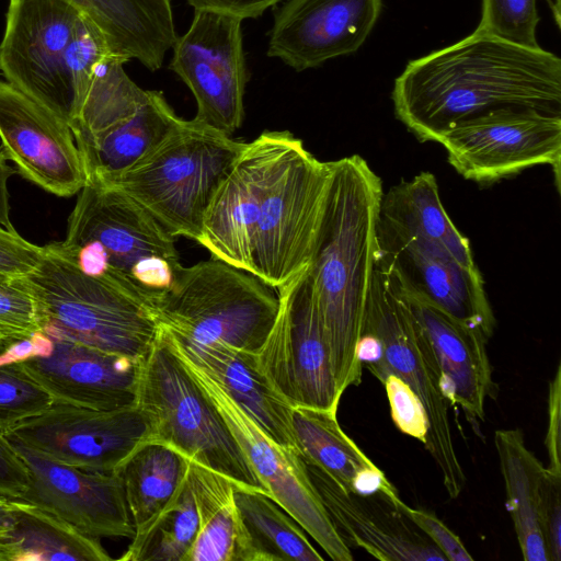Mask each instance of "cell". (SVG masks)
Segmentation results:
<instances>
[{"instance_id":"cell-1","label":"cell","mask_w":561,"mask_h":561,"mask_svg":"<svg viewBox=\"0 0 561 561\" xmlns=\"http://www.w3.org/2000/svg\"><path fill=\"white\" fill-rule=\"evenodd\" d=\"M397 117L422 141L505 107L561 114V59L476 28L461 41L409 61L396 79Z\"/></svg>"},{"instance_id":"cell-2","label":"cell","mask_w":561,"mask_h":561,"mask_svg":"<svg viewBox=\"0 0 561 561\" xmlns=\"http://www.w3.org/2000/svg\"><path fill=\"white\" fill-rule=\"evenodd\" d=\"M331 183L308 270L339 391L362 381L357 348L376 256L380 178L362 157L330 161Z\"/></svg>"},{"instance_id":"cell-3","label":"cell","mask_w":561,"mask_h":561,"mask_svg":"<svg viewBox=\"0 0 561 561\" xmlns=\"http://www.w3.org/2000/svg\"><path fill=\"white\" fill-rule=\"evenodd\" d=\"M103 31L68 0H9L0 43L7 82L71 127L105 61Z\"/></svg>"},{"instance_id":"cell-4","label":"cell","mask_w":561,"mask_h":561,"mask_svg":"<svg viewBox=\"0 0 561 561\" xmlns=\"http://www.w3.org/2000/svg\"><path fill=\"white\" fill-rule=\"evenodd\" d=\"M37 266L19 278L47 335L144 360L160 332L153 309L102 276L84 273L62 242L44 245Z\"/></svg>"},{"instance_id":"cell-5","label":"cell","mask_w":561,"mask_h":561,"mask_svg":"<svg viewBox=\"0 0 561 561\" xmlns=\"http://www.w3.org/2000/svg\"><path fill=\"white\" fill-rule=\"evenodd\" d=\"M247 142L195 118L168 135L110 183L146 209L172 237L198 242L205 210Z\"/></svg>"},{"instance_id":"cell-6","label":"cell","mask_w":561,"mask_h":561,"mask_svg":"<svg viewBox=\"0 0 561 561\" xmlns=\"http://www.w3.org/2000/svg\"><path fill=\"white\" fill-rule=\"evenodd\" d=\"M136 405L148 419L151 442L174 448L236 484L266 492L217 407L161 328L141 362Z\"/></svg>"},{"instance_id":"cell-7","label":"cell","mask_w":561,"mask_h":561,"mask_svg":"<svg viewBox=\"0 0 561 561\" xmlns=\"http://www.w3.org/2000/svg\"><path fill=\"white\" fill-rule=\"evenodd\" d=\"M278 310V294L259 277L211 257L176 271L154 316L160 328L178 339L256 353Z\"/></svg>"},{"instance_id":"cell-8","label":"cell","mask_w":561,"mask_h":561,"mask_svg":"<svg viewBox=\"0 0 561 561\" xmlns=\"http://www.w3.org/2000/svg\"><path fill=\"white\" fill-rule=\"evenodd\" d=\"M375 334L381 357L368 369L377 377H400L420 399L428 423L426 450L433 457L450 499L461 493L466 477L456 451L443 373L434 350L396 279L376 261L362 330Z\"/></svg>"},{"instance_id":"cell-9","label":"cell","mask_w":561,"mask_h":561,"mask_svg":"<svg viewBox=\"0 0 561 561\" xmlns=\"http://www.w3.org/2000/svg\"><path fill=\"white\" fill-rule=\"evenodd\" d=\"M330 183V161L293 135L266 182L253 245L254 275L277 293L309 270Z\"/></svg>"},{"instance_id":"cell-10","label":"cell","mask_w":561,"mask_h":561,"mask_svg":"<svg viewBox=\"0 0 561 561\" xmlns=\"http://www.w3.org/2000/svg\"><path fill=\"white\" fill-rule=\"evenodd\" d=\"M84 273L102 276L154 309L156 300L133 279L150 256L180 264L172 237L122 191L91 180L80 191L62 242Z\"/></svg>"},{"instance_id":"cell-11","label":"cell","mask_w":561,"mask_h":561,"mask_svg":"<svg viewBox=\"0 0 561 561\" xmlns=\"http://www.w3.org/2000/svg\"><path fill=\"white\" fill-rule=\"evenodd\" d=\"M438 142L449 163L467 180L492 183L548 164L559 187L561 114L499 108L456 124Z\"/></svg>"},{"instance_id":"cell-12","label":"cell","mask_w":561,"mask_h":561,"mask_svg":"<svg viewBox=\"0 0 561 561\" xmlns=\"http://www.w3.org/2000/svg\"><path fill=\"white\" fill-rule=\"evenodd\" d=\"M178 356L217 407L267 494L330 559L352 561L351 549L342 540L312 485L298 448L274 442L211 376L183 356Z\"/></svg>"},{"instance_id":"cell-13","label":"cell","mask_w":561,"mask_h":561,"mask_svg":"<svg viewBox=\"0 0 561 561\" xmlns=\"http://www.w3.org/2000/svg\"><path fill=\"white\" fill-rule=\"evenodd\" d=\"M277 294L278 314L256 352L260 367L293 408L337 411L342 393L308 271Z\"/></svg>"},{"instance_id":"cell-14","label":"cell","mask_w":561,"mask_h":561,"mask_svg":"<svg viewBox=\"0 0 561 561\" xmlns=\"http://www.w3.org/2000/svg\"><path fill=\"white\" fill-rule=\"evenodd\" d=\"M0 359L16 364L53 403L93 410L136 404L141 362L37 332L11 344Z\"/></svg>"},{"instance_id":"cell-15","label":"cell","mask_w":561,"mask_h":561,"mask_svg":"<svg viewBox=\"0 0 561 561\" xmlns=\"http://www.w3.org/2000/svg\"><path fill=\"white\" fill-rule=\"evenodd\" d=\"M241 23L229 13L195 9L188 31L176 37L169 66L194 95V118L229 136L243 123L249 81Z\"/></svg>"},{"instance_id":"cell-16","label":"cell","mask_w":561,"mask_h":561,"mask_svg":"<svg viewBox=\"0 0 561 561\" xmlns=\"http://www.w3.org/2000/svg\"><path fill=\"white\" fill-rule=\"evenodd\" d=\"M5 437L79 469L111 473L138 446L150 440V426L136 404L93 410L53 403Z\"/></svg>"},{"instance_id":"cell-17","label":"cell","mask_w":561,"mask_h":561,"mask_svg":"<svg viewBox=\"0 0 561 561\" xmlns=\"http://www.w3.org/2000/svg\"><path fill=\"white\" fill-rule=\"evenodd\" d=\"M376 243V261L404 294L491 337L495 320L478 267L469 268L443 248L397 231L379 215Z\"/></svg>"},{"instance_id":"cell-18","label":"cell","mask_w":561,"mask_h":561,"mask_svg":"<svg viewBox=\"0 0 561 561\" xmlns=\"http://www.w3.org/2000/svg\"><path fill=\"white\" fill-rule=\"evenodd\" d=\"M9 442L28 473V485L20 500L47 511L88 537H134L135 526L116 471H85Z\"/></svg>"},{"instance_id":"cell-19","label":"cell","mask_w":561,"mask_h":561,"mask_svg":"<svg viewBox=\"0 0 561 561\" xmlns=\"http://www.w3.org/2000/svg\"><path fill=\"white\" fill-rule=\"evenodd\" d=\"M291 137L287 130L263 131L245 144L221 178L205 210L197 242L211 257L254 275L253 245L262 195Z\"/></svg>"},{"instance_id":"cell-20","label":"cell","mask_w":561,"mask_h":561,"mask_svg":"<svg viewBox=\"0 0 561 561\" xmlns=\"http://www.w3.org/2000/svg\"><path fill=\"white\" fill-rule=\"evenodd\" d=\"M0 139L16 172L45 191L68 197L87 184L69 125L7 81H0Z\"/></svg>"},{"instance_id":"cell-21","label":"cell","mask_w":561,"mask_h":561,"mask_svg":"<svg viewBox=\"0 0 561 561\" xmlns=\"http://www.w3.org/2000/svg\"><path fill=\"white\" fill-rule=\"evenodd\" d=\"M381 9L382 0H287L275 12L267 56L300 72L354 54Z\"/></svg>"},{"instance_id":"cell-22","label":"cell","mask_w":561,"mask_h":561,"mask_svg":"<svg viewBox=\"0 0 561 561\" xmlns=\"http://www.w3.org/2000/svg\"><path fill=\"white\" fill-rule=\"evenodd\" d=\"M301 459L333 525L350 549H364L383 561L447 560L399 508V494L347 492L320 468Z\"/></svg>"},{"instance_id":"cell-23","label":"cell","mask_w":561,"mask_h":561,"mask_svg":"<svg viewBox=\"0 0 561 561\" xmlns=\"http://www.w3.org/2000/svg\"><path fill=\"white\" fill-rule=\"evenodd\" d=\"M403 295L434 350L451 405L460 407L479 432L485 419V400L495 387L486 353L488 339L439 308Z\"/></svg>"},{"instance_id":"cell-24","label":"cell","mask_w":561,"mask_h":561,"mask_svg":"<svg viewBox=\"0 0 561 561\" xmlns=\"http://www.w3.org/2000/svg\"><path fill=\"white\" fill-rule=\"evenodd\" d=\"M161 330L173 350L211 376L266 435L282 446L297 448L293 407L268 380L256 353L224 343L195 344Z\"/></svg>"},{"instance_id":"cell-25","label":"cell","mask_w":561,"mask_h":561,"mask_svg":"<svg viewBox=\"0 0 561 561\" xmlns=\"http://www.w3.org/2000/svg\"><path fill=\"white\" fill-rule=\"evenodd\" d=\"M293 428L300 456L337 485L356 494H398L386 474L341 428L336 411L293 408Z\"/></svg>"},{"instance_id":"cell-26","label":"cell","mask_w":561,"mask_h":561,"mask_svg":"<svg viewBox=\"0 0 561 561\" xmlns=\"http://www.w3.org/2000/svg\"><path fill=\"white\" fill-rule=\"evenodd\" d=\"M68 1L98 24L118 56L150 71L160 69L176 41L170 0Z\"/></svg>"},{"instance_id":"cell-27","label":"cell","mask_w":561,"mask_h":561,"mask_svg":"<svg viewBox=\"0 0 561 561\" xmlns=\"http://www.w3.org/2000/svg\"><path fill=\"white\" fill-rule=\"evenodd\" d=\"M494 446L510 513L526 561H551L541 526V507L549 472L526 447L520 430H497Z\"/></svg>"},{"instance_id":"cell-28","label":"cell","mask_w":561,"mask_h":561,"mask_svg":"<svg viewBox=\"0 0 561 561\" xmlns=\"http://www.w3.org/2000/svg\"><path fill=\"white\" fill-rule=\"evenodd\" d=\"M180 118L162 92L148 90L147 100L134 115L77 144L88 180L110 183L159 144Z\"/></svg>"},{"instance_id":"cell-29","label":"cell","mask_w":561,"mask_h":561,"mask_svg":"<svg viewBox=\"0 0 561 561\" xmlns=\"http://www.w3.org/2000/svg\"><path fill=\"white\" fill-rule=\"evenodd\" d=\"M379 218L397 231L440 247L462 265L477 268L468 239L447 215L432 173L422 172L383 193Z\"/></svg>"},{"instance_id":"cell-30","label":"cell","mask_w":561,"mask_h":561,"mask_svg":"<svg viewBox=\"0 0 561 561\" xmlns=\"http://www.w3.org/2000/svg\"><path fill=\"white\" fill-rule=\"evenodd\" d=\"M15 522L0 528V561H108L100 539L88 537L38 506L13 499Z\"/></svg>"},{"instance_id":"cell-31","label":"cell","mask_w":561,"mask_h":561,"mask_svg":"<svg viewBox=\"0 0 561 561\" xmlns=\"http://www.w3.org/2000/svg\"><path fill=\"white\" fill-rule=\"evenodd\" d=\"M188 480L198 516V533L185 561H248L233 482L191 460Z\"/></svg>"},{"instance_id":"cell-32","label":"cell","mask_w":561,"mask_h":561,"mask_svg":"<svg viewBox=\"0 0 561 561\" xmlns=\"http://www.w3.org/2000/svg\"><path fill=\"white\" fill-rule=\"evenodd\" d=\"M188 467L190 460L180 451L151 440L138 446L118 467L135 535L145 531L176 497Z\"/></svg>"},{"instance_id":"cell-33","label":"cell","mask_w":561,"mask_h":561,"mask_svg":"<svg viewBox=\"0 0 561 561\" xmlns=\"http://www.w3.org/2000/svg\"><path fill=\"white\" fill-rule=\"evenodd\" d=\"M248 561H323L302 527L266 492L233 483Z\"/></svg>"},{"instance_id":"cell-34","label":"cell","mask_w":561,"mask_h":561,"mask_svg":"<svg viewBox=\"0 0 561 561\" xmlns=\"http://www.w3.org/2000/svg\"><path fill=\"white\" fill-rule=\"evenodd\" d=\"M126 59L108 58L93 80L79 116L70 127L77 144L91 139L134 115L145 103L148 90L125 72Z\"/></svg>"},{"instance_id":"cell-35","label":"cell","mask_w":561,"mask_h":561,"mask_svg":"<svg viewBox=\"0 0 561 561\" xmlns=\"http://www.w3.org/2000/svg\"><path fill=\"white\" fill-rule=\"evenodd\" d=\"M198 533V516L188 480L172 503L141 534L135 535L118 559L124 561H185Z\"/></svg>"},{"instance_id":"cell-36","label":"cell","mask_w":561,"mask_h":561,"mask_svg":"<svg viewBox=\"0 0 561 561\" xmlns=\"http://www.w3.org/2000/svg\"><path fill=\"white\" fill-rule=\"evenodd\" d=\"M51 404L50 396L16 364L0 359V434L8 435Z\"/></svg>"},{"instance_id":"cell-37","label":"cell","mask_w":561,"mask_h":561,"mask_svg":"<svg viewBox=\"0 0 561 561\" xmlns=\"http://www.w3.org/2000/svg\"><path fill=\"white\" fill-rule=\"evenodd\" d=\"M538 0H482L478 31L513 45L539 48Z\"/></svg>"},{"instance_id":"cell-38","label":"cell","mask_w":561,"mask_h":561,"mask_svg":"<svg viewBox=\"0 0 561 561\" xmlns=\"http://www.w3.org/2000/svg\"><path fill=\"white\" fill-rule=\"evenodd\" d=\"M41 331L36 304L19 278L0 280V340L9 344L30 340Z\"/></svg>"},{"instance_id":"cell-39","label":"cell","mask_w":561,"mask_h":561,"mask_svg":"<svg viewBox=\"0 0 561 561\" xmlns=\"http://www.w3.org/2000/svg\"><path fill=\"white\" fill-rule=\"evenodd\" d=\"M376 378L385 387L391 417L398 430L425 444L428 423L417 396L400 377L392 373L385 371Z\"/></svg>"},{"instance_id":"cell-40","label":"cell","mask_w":561,"mask_h":561,"mask_svg":"<svg viewBox=\"0 0 561 561\" xmlns=\"http://www.w3.org/2000/svg\"><path fill=\"white\" fill-rule=\"evenodd\" d=\"M43 253V247L28 242L16 230L0 228V280L24 277L37 266Z\"/></svg>"},{"instance_id":"cell-41","label":"cell","mask_w":561,"mask_h":561,"mask_svg":"<svg viewBox=\"0 0 561 561\" xmlns=\"http://www.w3.org/2000/svg\"><path fill=\"white\" fill-rule=\"evenodd\" d=\"M399 508L422 530V533L450 561H471L473 558L461 540L434 514L408 506L400 499Z\"/></svg>"},{"instance_id":"cell-42","label":"cell","mask_w":561,"mask_h":561,"mask_svg":"<svg viewBox=\"0 0 561 561\" xmlns=\"http://www.w3.org/2000/svg\"><path fill=\"white\" fill-rule=\"evenodd\" d=\"M548 471V470H547ZM541 526L551 561L561 560V478L548 474Z\"/></svg>"},{"instance_id":"cell-43","label":"cell","mask_w":561,"mask_h":561,"mask_svg":"<svg viewBox=\"0 0 561 561\" xmlns=\"http://www.w3.org/2000/svg\"><path fill=\"white\" fill-rule=\"evenodd\" d=\"M545 445L548 451L550 474L561 478V366L557 367L549 383L548 425Z\"/></svg>"},{"instance_id":"cell-44","label":"cell","mask_w":561,"mask_h":561,"mask_svg":"<svg viewBox=\"0 0 561 561\" xmlns=\"http://www.w3.org/2000/svg\"><path fill=\"white\" fill-rule=\"evenodd\" d=\"M28 485L27 469L9 439L0 434V495L21 499Z\"/></svg>"},{"instance_id":"cell-45","label":"cell","mask_w":561,"mask_h":561,"mask_svg":"<svg viewBox=\"0 0 561 561\" xmlns=\"http://www.w3.org/2000/svg\"><path fill=\"white\" fill-rule=\"evenodd\" d=\"M280 0H186L195 9L215 10L242 20L256 19Z\"/></svg>"},{"instance_id":"cell-46","label":"cell","mask_w":561,"mask_h":561,"mask_svg":"<svg viewBox=\"0 0 561 561\" xmlns=\"http://www.w3.org/2000/svg\"><path fill=\"white\" fill-rule=\"evenodd\" d=\"M16 172V170L9 165L8 158L5 157L2 148L0 147V228L15 231L10 219V205H9V179Z\"/></svg>"},{"instance_id":"cell-47","label":"cell","mask_w":561,"mask_h":561,"mask_svg":"<svg viewBox=\"0 0 561 561\" xmlns=\"http://www.w3.org/2000/svg\"><path fill=\"white\" fill-rule=\"evenodd\" d=\"M15 522L13 499L0 495V528L11 527Z\"/></svg>"},{"instance_id":"cell-48","label":"cell","mask_w":561,"mask_h":561,"mask_svg":"<svg viewBox=\"0 0 561 561\" xmlns=\"http://www.w3.org/2000/svg\"><path fill=\"white\" fill-rule=\"evenodd\" d=\"M547 2L551 9L556 25L558 27H560L561 26V0H547Z\"/></svg>"},{"instance_id":"cell-49","label":"cell","mask_w":561,"mask_h":561,"mask_svg":"<svg viewBox=\"0 0 561 561\" xmlns=\"http://www.w3.org/2000/svg\"><path fill=\"white\" fill-rule=\"evenodd\" d=\"M11 344L0 340V355L3 354Z\"/></svg>"}]
</instances>
